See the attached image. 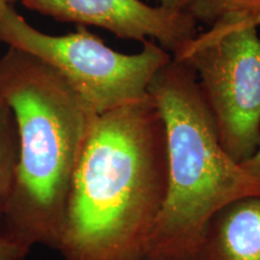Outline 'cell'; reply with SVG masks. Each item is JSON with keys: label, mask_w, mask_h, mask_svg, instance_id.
<instances>
[{"label": "cell", "mask_w": 260, "mask_h": 260, "mask_svg": "<svg viewBox=\"0 0 260 260\" xmlns=\"http://www.w3.org/2000/svg\"><path fill=\"white\" fill-rule=\"evenodd\" d=\"M0 42L53 67L95 115L147 96L155 73L172 58L153 40L142 42L139 53H121L84 25L70 34H46L29 24L12 4L0 15Z\"/></svg>", "instance_id": "obj_4"}, {"label": "cell", "mask_w": 260, "mask_h": 260, "mask_svg": "<svg viewBox=\"0 0 260 260\" xmlns=\"http://www.w3.org/2000/svg\"><path fill=\"white\" fill-rule=\"evenodd\" d=\"M167 130L169 180L145 260H191L211 217L226 204L260 195L251 176L220 145L194 70L171 58L148 86Z\"/></svg>", "instance_id": "obj_3"}, {"label": "cell", "mask_w": 260, "mask_h": 260, "mask_svg": "<svg viewBox=\"0 0 260 260\" xmlns=\"http://www.w3.org/2000/svg\"><path fill=\"white\" fill-rule=\"evenodd\" d=\"M28 10L59 22L94 25L123 40L151 38L175 54L199 34L187 11L151 6L141 0H21Z\"/></svg>", "instance_id": "obj_6"}, {"label": "cell", "mask_w": 260, "mask_h": 260, "mask_svg": "<svg viewBox=\"0 0 260 260\" xmlns=\"http://www.w3.org/2000/svg\"><path fill=\"white\" fill-rule=\"evenodd\" d=\"M240 165H241L243 170L248 172L251 176L260 180V146L251 158H248Z\"/></svg>", "instance_id": "obj_11"}, {"label": "cell", "mask_w": 260, "mask_h": 260, "mask_svg": "<svg viewBox=\"0 0 260 260\" xmlns=\"http://www.w3.org/2000/svg\"><path fill=\"white\" fill-rule=\"evenodd\" d=\"M258 27L217 23L172 54L194 70L220 145L241 164L260 146Z\"/></svg>", "instance_id": "obj_5"}, {"label": "cell", "mask_w": 260, "mask_h": 260, "mask_svg": "<svg viewBox=\"0 0 260 260\" xmlns=\"http://www.w3.org/2000/svg\"><path fill=\"white\" fill-rule=\"evenodd\" d=\"M0 99L14 115L18 159L3 229L32 248L57 249L71 180L95 113L58 71L9 47Z\"/></svg>", "instance_id": "obj_2"}, {"label": "cell", "mask_w": 260, "mask_h": 260, "mask_svg": "<svg viewBox=\"0 0 260 260\" xmlns=\"http://www.w3.org/2000/svg\"><path fill=\"white\" fill-rule=\"evenodd\" d=\"M168 180L167 130L149 94L94 115L56 251L64 260H145Z\"/></svg>", "instance_id": "obj_1"}, {"label": "cell", "mask_w": 260, "mask_h": 260, "mask_svg": "<svg viewBox=\"0 0 260 260\" xmlns=\"http://www.w3.org/2000/svg\"><path fill=\"white\" fill-rule=\"evenodd\" d=\"M18 159V135L10 107L0 99V228L3 226Z\"/></svg>", "instance_id": "obj_8"}, {"label": "cell", "mask_w": 260, "mask_h": 260, "mask_svg": "<svg viewBox=\"0 0 260 260\" xmlns=\"http://www.w3.org/2000/svg\"><path fill=\"white\" fill-rule=\"evenodd\" d=\"M187 12L198 23L211 28L225 18L260 14V0H191Z\"/></svg>", "instance_id": "obj_9"}, {"label": "cell", "mask_w": 260, "mask_h": 260, "mask_svg": "<svg viewBox=\"0 0 260 260\" xmlns=\"http://www.w3.org/2000/svg\"><path fill=\"white\" fill-rule=\"evenodd\" d=\"M191 260H260V195L240 198L217 211Z\"/></svg>", "instance_id": "obj_7"}, {"label": "cell", "mask_w": 260, "mask_h": 260, "mask_svg": "<svg viewBox=\"0 0 260 260\" xmlns=\"http://www.w3.org/2000/svg\"><path fill=\"white\" fill-rule=\"evenodd\" d=\"M160 8L171 10V11H187L191 0H154Z\"/></svg>", "instance_id": "obj_12"}, {"label": "cell", "mask_w": 260, "mask_h": 260, "mask_svg": "<svg viewBox=\"0 0 260 260\" xmlns=\"http://www.w3.org/2000/svg\"><path fill=\"white\" fill-rule=\"evenodd\" d=\"M218 23L254 25V27H259V25H260V14L255 15V16H249V17H230V18H225V19H223V21H219Z\"/></svg>", "instance_id": "obj_13"}, {"label": "cell", "mask_w": 260, "mask_h": 260, "mask_svg": "<svg viewBox=\"0 0 260 260\" xmlns=\"http://www.w3.org/2000/svg\"><path fill=\"white\" fill-rule=\"evenodd\" d=\"M31 249L0 228V260H25Z\"/></svg>", "instance_id": "obj_10"}, {"label": "cell", "mask_w": 260, "mask_h": 260, "mask_svg": "<svg viewBox=\"0 0 260 260\" xmlns=\"http://www.w3.org/2000/svg\"><path fill=\"white\" fill-rule=\"evenodd\" d=\"M12 0H0V15H2L3 10H4V8L8 4H11Z\"/></svg>", "instance_id": "obj_14"}]
</instances>
